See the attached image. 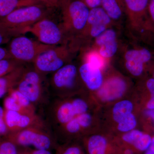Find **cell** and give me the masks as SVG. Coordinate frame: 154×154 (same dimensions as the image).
<instances>
[{"label":"cell","mask_w":154,"mask_h":154,"mask_svg":"<svg viewBox=\"0 0 154 154\" xmlns=\"http://www.w3.org/2000/svg\"><path fill=\"white\" fill-rule=\"evenodd\" d=\"M79 72L83 82L90 90H98L103 85V78L101 69L92 66L88 62L80 66Z\"/></svg>","instance_id":"cell-15"},{"label":"cell","mask_w":154,"mask_h":154,"mask_svg":"<svg viewBox=\"0 0 154 154\" xmlns=\"http://www.w3.org/2000/svg\"><path fill=\"white\" fill-rule=\"evenodd\" d=\"M111 19L102 7L90 9L87 24L91 26V36L97 37L101 35L105 31Z\"/></svg>","instance_id":"cell-14"},{"label":"cell","mask_w":154,"mask_h":154,"mask_svg":"<svg viewBox=\"0 0 154 154\" xmlns=\"http://www.w3.org/2000/svg\"><path fill=\"white\" fill-rule=\"evenodd\" d=\"M88 63L94 67L97 68L101 69L103 66L102 59L98 54H90L88 57Z\"/></svg>","instance_id":"cell-33"},{"label":"cell","mask_w":154,"mask_h":154,"mask_svg":"<svg viewBox=\"0 0 154 154\" xmlns=\"http://www.w3.org/2000/svg\"><path fill=\"white\" fill-rule=\"evenodd\" d=\"M9 132L5 119V110L0 106V139L6 138Z\"/></svg>","instance_id":"cell-30"},{"label":"cell","mask_w":154,"mask_h":154,"mask_svg":"<svg viewBox=\"0 0 154 154\" xmlns=\"http://www.w3.org/2000/svg\"><path fill=\"white\" fill-rule=\"evenodd\" d=\"M38 1H41V2H44L45 3H46V4H47V0H38ZM47 5H48V4H47Z\"/></svg>","instance_id":"cell-42"},{"label":"cell","mask_w":154,"mask_h":154,"mask_svg":"<svg viewBox=\"0 0 154 154\" xmlns=\"http://www.w3.org/2000/svg\"><path fill=\"white\" fill-rule=\"evenodd\" d=\"M23 64L13 58H8L0 60V77L13 71Z\"/></svg>","instance_id":"cell-23"},{"label":"cell","mask_w":154,"mask_h":154,"mask_svg":"<svg viewBox=\"0 0 154 154\" xmlns=\"http://www.w3.org/2000/svg\"><path fill=\"white\" fill-rule=\"evenodd\" d=\"M148 13L149 17L154 28V0H149Z\"/></svg>","instance_id":"cell-35"},{"label":"cell","mask_w":154,"mask_h":154,"mask_svg":"<svg viewBox=\"0 0 154 154\" xmlns=\"http://www.w3.org/2000/svg\"><path fill=\"white\" fill-rule=\"evenodd\" d=\"M116 33L113 30H105L96 38V43L100 47V55L105 58H110L117 51Z\"/></svg>","instance_id":"cell-16"},{"label":"cell","mask_w":154,"mask_h":154,"mask_svg":"<svg viewBox=\"0 0 154 154\" xmlns=\"http://www.w3.org/2000/svg\"><path fill=\"white\" fill-rule=\"evenodd\" d=\"M143 154H154V137H152L151 143Z\"/></svg>","instance_id":"cell-37"},{"label":"cell","mask_w":154,"mask_h":154,"mask_svg":"<svg viewBox=\"0 0 154 154\" xmlns=\"http://www.w3.org/2000/svg\"><path fill=\"white\" fill-rule=\"evenodd\" d=\"M66 56L65 47L56 45L38 55L33 62L34 69L44 75L53 73L66 65Z\"/></svg>","instance_id":"cell-6"},{"label":"cell","mask_w":154,"mask_h":154,"mask_svg":"<svg viewBox=\"0 0 154 154\" xmlns=\"http://www.w3.org/2000/svg\"><path fill=\"white\" fill-rule=\"evenodd\" d=\"M47 3L48 5H54L53 0H47Z\"/></svg>","instance_id":"cell-40"},{"label":"cell","mask_w":154,"mask_h":154,"mask_svg":"<svg viewBox=\"0 0 154 154\" xmlns=\"http://www.w3.org/2000/svg\"><path fill=\"white\" fill-rule=\"evenodd\" d=\"M59 0H53V4L54 5H55V4H57Z\"/></svg>","instance_id":"cell-41"},{"label":"cell","mask_w":154,"mask_h":154,"mask_svg":"<svg viewBox=\"0 0 154 154\" xmlns=\"http://www.w3.org/2000/svg\"><path fill=\"white\" fill-rule=\"evenodd\" d=\"M0 154H18V147L7 139H0Z\"/></svg>","instance_id":"cell-28"},{"label":"cell","mask_w":154,"mask_h":154,"mask_svg":"<svg viewBox=\"0 0 154 154\" xmlns=\"http://www.w3.org/2000/svg\"><path fill=\"white\" fill-rule=\"evenodd\" d=\"M44 76L34 69H25L15 88L26 96L37 109L44 108L51 99L48 85L44 83Z\"/></svg>","instance_id":"cell-3"},{"label":"cell","mask_w":154,"mask_h":154,"mask_svg":"<svg viewBox=\"0 0 154 154\" xmlns=\"http://www.w3.org/2000/svg\"><path fill=\"white\" fill-rule=\"evenodd\" d=\"M18 154H52L51 151L30 147H18Z\"/></svg>","instance_id":"cell-32"},{"label":"cell","mask_w":154,"mask_h":154,"mask_svg":"<svg viewBox=\"0 0 154 154\" xmlns=\"http://www.w3.org/2000/svg\"><path fill=\"white\" fill-rule=\"evenodd\" d=\"M126 88V83L122 79L118 77L112 78L99 88L98 96L103 102H112L122 97Z\"/></svg>","instance_id":"cell-12"},{"label":"cell","mask_w":154,"mask_h":154,"mask_svg":"<svg viewBox=\"0 0 154 154\" xmlns=\"http://www.w3.org/2000/svg\"><path fill=\"white\" fill-rule=\"evenodd\" d=\"M6 138L18 147H30L52 151L59 145L54 135L48 126L28 128L9 134Z\"/></svg>","instance_id":"cell-2"},{"label":"cell","mask_w":154,"mask_h":154,"mask_svg":"<svg viewBox=\"0 0 154 154\" xmlns=\"http://www.w3.org/2000/svg\"><path fill=\"white\" fill-rule=\"evenodd\" d=\"M143 134V132L138 130H133L123 134L122 136L121 140L125 144V146L131 147Z\"/></svg>","instance_id":"cell-27"},{"label":"cell","mask_w":154,"mask_h":154,"mask_svg":"<svg viewBox=\"0 0 154 154\" xmlns=\"http://www.w3.org/2000/svg\"><path fill=\"white\" fill-rule=\"evenodd\" d=\"M25 69L22 65L11 72L0 77V99L16 87Z\"/></svg>","instance_id":"cell-17"},{"label":"cell","mask_w":154,"mask_h":154,"mask_svg":"<svg viewBox=\"0 0 154 154\" xmlns=\"http://www.w3.org/2000/svg\"><path fill=\"white\" fill-rule=\"evenodd\" d=\"M4 106L5 110L16 111L22 114L31 115L25 111L16 101V99L9 95L6 96L4 100Z\"/></svg>","instance_id":"cell-26"},{"label":"cell","mask_w":154,"mask_h":154,"mask_svg":"<svg viewBox=\"0 0 154 154\" xmlns=\"http://www.w3.org/2000/svg\"><path fill=\"white\" fill-rule=\"evenodd\" d=\"M76 118L83 129L88 128L92 124V116L88 112L77 116Z\"/></svg>","instance_id":"cell-29"},{"label":"cell","mask_w":154,"mask_h":154,"mask_svg":"<svg viewBox=\"0 0 154 154\" xmlns=\"http://www.w3.org/2000/svg\"><path fill=\"white\" fill-rule=\"evenodd\" d=\"M65 23H70L75 29L82 30L88 22L90 8L82 0H59Z\"/></svg>","instance_id":"cell-7"},{"label":"cell","mask_w":154,"mask_h":154,"mask_svg":"<svg viewBox=\"0 0 154 154\" xmlns=\"http://www.w3.org/2000/svg\"><path fill=\"white\" fill-rule=\"evenodd\" d=\"M153 58L152 53L147 48L130 50L125 54V66L133 75L139 76L143 73L146 65Z\"/></svg>","instance_id":"cell-11"},{"label":"cell","mask_w":154,"mask_h":154,"mask_svg":"<svg viewBox=\"0 0 154 154\" xmlns=\"http://www.w3.org/2000/svg\"><path fill=\"white\" fill-rule=\"evenodd\" d=\"M9 40V38L6 36L3 32L0 30V45L6 43Z\"/></svg>","instance_id":"cell-38"},{"label":"cell","mask_w":154,"mask_h":154,"mask_svg":"<svg viewBox=\"0 0 154 154\" xmlns=\"http://www.w3.org/2000/svg\"><path fill=\"white\" fill-rule=\"evenodd\" d=\"M8 95L16 99L20 106L29 114L31 115L37 114V109L36 107L26 96L16 88L11 89L8 93Z\"/></svg>","instance_id":"cell-21"},{"label":"cell","mask_w":154,"mask_h":154,"mask_svg":"<svg viewBox=\"0 0 154 154\" xmlns=\"http://www.w3.org/2000/svg\"><path fill=\"white\" fill-rule=\"evenodd\" d=\"M146 114L154 121V109H148L146 111Z\"/></svg>","instance_id":"cell-39"},{"label":"cell","mask_w":154,"mask_h":154,"mask_svg":"<svg viewBox=\"0 0 154 154\" xmlns=\"http://www.w3.org/2000/svg\"><path fill=\"white\" fill-rule=\"evenodd\" d=\"M4 110L5 121L9 134L32 127L48 126L43 119L38 114L29 115Z\"/></svg>","instance_id":"cell-8"},{"label":"cell","mask_w":154,"mask_h":154,"mask_svg":"<svg viewBox=\"0 0 154 154\" xmlns=\"http://www.w3.org/2000/svg\"><path fill=\"white\" fill-rule=\"evenodd\" d=\"M101 5L110 18L114 20L121 18L125 7L123 0H102Z\"/></svg>","instance_id":"cell-19"},{"label":"cell","mask_w":154,"mask_h":154,"mask_svg":"<svg viewBox=\"0 0 154 154\" xmlns=\"http://www.w3.org/2000/svg\"><path fill=\"white\" fill-rule=\"evenodd\" d=\"M54 154H85L82 147L76 143L58 145Z\"/></svg>","instance_id":"cell-22"},{"label":"cell","mask_w":154,"mask_h":154,"mask_svg":"<svg viewBox=\"0 0 154 154\" xmlns=\"http://www.w3.org/2000/svg\"><path fill=\"white\" fill-rule=\"evenodd\" d=\"M153 78L154 79V68L153 71Z\"/></svg>","instance_id":"cell-43"},{"label":"cell","mask_w":154,"mask_h":154,"mask_svg":"<svg viewBox=\"0 0 154 154\" xmlns=\"http://www.w3.org/2000/svg\"><path fill=\"white\" fill-rule=\"evenodd\" d=\"M125 7L131 17L139 23L144 31H151L154 34V28L148 13L149 0H123Z\"/></svg>","instance_id":"cell-10"},{"label":"cell","mask_w":154,"mask_h":154,"mask_svg":"<svg viewBox=\"0 0 154 154\" xmlns=\"http://www.w3.org/2000/svg\"><path fill=\"white\" fill-rule=\"evenodd\" d=\"M78 71L74 65L66 64L52 73L48 82L51 98H66L75 88Z\"/></svg>","instance_id":"cell-5"},{"label":"cell","mask_w":154,"mask_h":154,"mask_svg":"<svg viewBox=\"0 0 154 154\" xmlns=\"http://www.w3.org/2000/svg\"><path fill=\"white\" fill-rule=\"evenodd\" d=\"M146 87L147 88L151 98L147 104V107L148 109H154V79H149L146 82Z\"/></svg>","instance_id":"cell-31"},{"label":"cell","mask_w":154,"mask_h":154,"mask_svg":"<svg viewBox=\"0 0 154 154\" xmlns=\"http://www.w3.org/2000/svg\"><path fill=\"white\" fill-rule=\"evenodd\" d=\"M137 124V121L135 116L131 113L119 122L117 128L120 132L125 133L134 130Z\"/></svg>","instance_id":"cell-24"},{"label":"cell","mask_w":154,"mask_h":154,"mask_svg":"<svg viewBox=\"0 0 154 154\" xmlns=\"http://www.w3.org/2000/svg\"><path fill=\"white\" fill-rule=\"evenodd\" d=\"M152 137L148 134L144 133L133 145L132 148L137 152H144L151 143Z\"/></svg>","instance_id":"cell-25"},{"label":"cell","mask_w":154,"mask_h":154,"mask_svg":"<svg viewBox=\"0 0 154 154\" xmlns=\"http://www.w3.org/2000/svg\"><path fill=\"white\" fill-rule=\"evenodd\" d=\"M133 108V104L129 100H122L117 102L114 105L113 109V116L114 121L117 123L120 122L132 113Z\"/></svg>","instance_id":"cell-20"},{"label":"cell","mask_w":154,"mask_h":154,"mask_svg":"<svg viewBox=\"0 0 154 154\" xmlns=\"http://www.w3.org/2000/svg\"><path fill=\"white\" fill-rule=\"evenodd\" d=\"M29 32L35 35L41 43L47 45H56L62 38L61 30L58 25L45 18L32 25Z\"/></svg>","instance_id":"cell-9"},{"label":"cell","mask_w":154,"mask_h":154,"mask_svg":"<svg viewBox=\"0 0 154 154\" xmlns=\"http://www.w3.org/2000/svg\"><path fill=\"white\" fill-rule=\"evenodd\" d=\"M55 46L42 44L26 36H19L11 41L8 51L12 58L20 63H33L38 55Z\"/></svg>","instance_id":"cell-4"},{"label":"cell","mask_w":154,"mask_h":154,"mask_svg":"<svg viewBox=\"0 0 154 154\" xmlns=\"http://www.w3.org/2000/svg\"><path fill=\"white\" fill-rule=\"evenodd\" d=\"M42 3L38 0H0V18L20 8Z\"/></svg>","instance_id":"cell-18"},{"label":"cell","mask_w":154,"mask_h":154,"mask_svg":"<svg viewBox=\"0 0 154 154\" xmlns=\"http://www.w3.org/2000/svg\"><path fill=\"white\" fill-rule=\"evenodd\" d=\"M88 154H121V149L113 148L103 136L95 134L84 141Z\"/></svg>","instance_id":"cell-13"},{"label":"cell","mask_w":154,"mask_h":154,"mask_svg":"<svg viewBox=\"0 0 154 154\" xmlns=\"http://www.w3.org/2000/svg\"><path fill=\"white\" fill-rule=\"evenodd\" d=\"M46 11L42 4L17 9L8 16L0 18V30L10 38L29 32L30 27L44 19Z\"/></svg>","instance_id":"cell-1"},{"label":"cell","mask_w":154,"mask_h":154,"mask_svg":"<svg viewBox=\"0 0 154 154\" xmlns=\"http://www.w3.org/2000/svg\"><path fill=\"white\" fill-rule=\"evenodd\" d=\"M8 58H12L8 50L0 47V60Z\"/></svg>","instance_id":"cell-36"},{"label":"cell","mask_w":154,"mask_h":154,"mask_svg":"<svg viewBox=\"0 0 154 154\" xmlns=\"http://www.w3.org/2000/svg\"><path fill=\"white\" fill-rule=\"evenodd\" d=\"M90 9L100 7L102 0H82Z\"/></svg>","instance_id":"cell-34"}]
</instances>
